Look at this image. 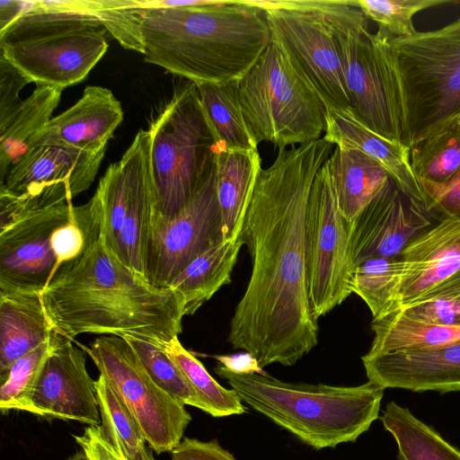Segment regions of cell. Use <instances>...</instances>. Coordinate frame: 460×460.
Instances as JSON below:
<instances>
[{
  "instance_id": "obj_1",
  "label": "cell",
  "mask_w": 460,
  "mask_h": 460,
  "mask_svg": "<svg viewBox=\"0 0 460 460\" xmlns=\"http://www.w3.org/2000/svg\"><path fill=\"white\" fill-rule=\"evenodd\" d=\"M334 145L323 137L279 148L261 169L242 230L252 271L230 322L228 343L263 368L295 365L318 342L308 294L306 213L314 177Z\"/></svg>"
},
{
  "instance_id": "obj_2",
  "label": "cell",
  "mask_w": 460,
  "mask_h": 460,
  "mask_svg": "<svg viewBox=\"0 0 460 460\" xmlns=\"http://www.w3.org/2000/svg\"><path fill=\"white\" fill-rule=\"evenodd\" d=\"M52 330L70 340L82 333L138 335L160 344L182 331L183 301L125 266L102 239L62 264L40 292Z\"/></svg>"
},
{
  "instance_id": "obj_3",
  "label": "cell",
  "mask_w": 460,
  "mask_h": 460,
  "mask_svg": "<svg viewBox=\"0 0 460 460\" xmlns=\"http://www.w3.org/2000/svg\"><path fill=\"white\" fill-rule=\"evenodd\" d=\"M144 59L196 84L240 80L270 42L252 0L143 1Z\"/></svg>"
},
{
  "instance_id": "obj_4",
  "label": "cell",
  "mask_w": 460,
  "mask_h": 460,
  "mask_svg": "<svg viewBox=\"0 0 460 460\" xmlns=\"http://www.w3.org/2000/svg\"><path fill=\"white\" fill-rule=\"evenodd\" d=\"M214 371L242 402L316 450L355 442L367 431L379 417L385 391L370 381L357 386L288 383L266 374H235L219 364Z\"/></svg>"
},
{
  "instance_id": "obj_5",
  "label": "cell",
  "mask_w": 460,
  "mask_h": 460,
  "mask_svg": "<svg viewBox=\"0 0 460 460\" xmlns=\"http://www.w3.org/2000/svg\"><path fill=\"white\" fill-rule=\"evenodd\" d=\"M320 6L341 58L349 111L376 135L404 145V103L391 37L380 30L370 32L354 0H320Z\"/></svg>"
},
{
  "instance_id": "obj_6",
  "label": "cell",
  "mask_w": 460,
  "mask_h": 460,
  "mask_svg": "<svg viewBox=\"0 0 460 460\" xmlns=\"http://www.w3.org/2000/svg\"><path fill=\"white\" fill-rule=\"evenodd\" d=\"M107 30L88 13L39 1L0 32V54L31 83L63 90L82 82L106 53Z\"/></svg>"
},
{
  "instance_id": "obj_7",
  "label": "cell",
  "mask_w": 460,
  "mask_h": 460,
  "mask_svg": "<svg viewBox=\"0 0 460 460\" xmlns=\"http://www.w3.org/2000/svg\"><path fill=\"white\" fill-rule=\"evenodd\" d=\"M390 46L411 149L460 117V18L436 31L390 38Z\"/></svg>"
},
{
  "instance_id": "obj_8",
  "label": "cell",
  "mask_w": 460,
  "mask_h": 460,
  "mask_svg": "<svg viewBox=\"0 0 460 460\" xmlns=\"http://www.w3.org/2000/svg\"><path fill=\"white\" fill-rule=\"evenodd\" d=\"M246 126L256 143L278 148L323 137L327 108L316 90L273 40L239 80Z\"/></svg>"
},
{
  "instance_id": "obj_9",
  "label": "cell",
  "mask_w": 460,
  "mask_h": 460,
  "mask_svg": "<svg viewBox=\"0 0 460 460\" xmlns=\"http://www.w3.org/2000/svg\"><path fill=\"white\" fill-rule=\"evenodd\" d=\"M155 186L153 215L172 218L190 202L215 166L216 141L197 84L188 82L148 128Z\"/></svg>"
},
{
  "instance_id": "obj_10",
  "label": "cell",
  "mask_w": 460,
  "mask_h": 460,
  "mask_svg": "<svg viewBox=\"0 0 460 460\" xmlns=\"http://www.w3.org/2000/svg\"><path fill=\"white\" fill-rule=\"evenodd\" d=\"M265 10L271 40L312 84L328 111H349L343 68L320 0H252Z\"/></svg>"
},
{
  "instance_id": "obj_11",
  "label": "cell",
  "mask_w": 460,
  "mask_h": 460,
  "mask_svg": "<svg viewBox=\"0 0 460 460\" xmlns=\"http://www.w3.org/2000/svg\"><path fill=\"white\" fill-rule=\"evenodd\" d=\"M84 349L133 414L149 447L171 452L191 420L185 405L151 379L123 338L102 335Z\"/></svg>"
},
{
  "instance_id": "obj_12",
  "label": "cell",
  "mask_w": 460,
  "mask_h": 460,
  "mask_svg": "<svg viewBox=\"0 0 460 460\" xmlns=\"http://www.w3.org/2000/svg\"><path fill=\"white\" fill-rule=\"evenodd\" d=\"M224 240L216 190V162L188 206L172 218L151 215L144 247V277L156 288H171L199 256Z\"/></svg>"
},
{
  "instance_id": "obj_13",
  "label": "cell",
  "mask_w": 460,
  "mask_h": 460,
  "mask_svg": "<svg viewBox=\"0 0 460 460\" xmlns=\"http://www.w3.org/2000/svg\"><path fill=\"white\" fill-rule=\"evenodd\" d=\"M74 207L72 201L24 207L0 193V295L46 288L57 270L52 234Z\"/></svg>"
},
{
  "instance_id": "obj_14",
  "label": "cell",
  "mask_w": 460,
  "mask_h": 460,
  "mask_svg": "<svg viewBox=\"0 0 460 460\" xmlns=\"http://www.w3.org/2000/svg\"><path fill=\"white\" fill-rule=\"evenodd\" d=\"M306 262L309 300L318 321L352 294L348 222L337 204L328 160L316 173L309 196Z\"/></svg>"
},
{
  "instance_id": "obj_15",
  "label": "cell",
  "mask_w": 460,
  "mask_h": 460,
  "mask_svg": "<svg viewBox=\"0 0 460 460\" xmlns=\"http://www.w3.org/2000/svg\"><path fill=\"white\" fill-rule=\"evenodd\" d=\"M425 205L390 177L372 200L348 223L351 269L374 257H398L424 231L438 223Z\"/></svg>"
},
{
  "instance_id": "obj_16",
  "label": "cell",
  "mask_w": 460,
  "mask_h": 460,
  "mask_svg": "<svg viewBox=\"0 0 460 460\" xmlns=\"http://www.w3.org/2000/svg\"><path fill=\"white\" fill-rule=\"evenodd\" d=\"M28 412L89 426L102 423L95 381L88 374L84 353L59 333L32 392Z\"/></svg>"
},
{
  "instance_id": "obj_17",
  "label": "cell",
  "mask_w": 460,
  "mask_h": 460,
  "mask_svg": "<svg viewBox=\"0 0 460 460\" xmlns=\"http://www.w3.org/2000/svg\"><path fill=\"white\" fill-rule=\"evenodd\" d=\"M105 151L50 144L30 147L11 166L0 190L15 196L51 192L73 200L93 183Z\"/></svg>"
},
{
  "instance_id": "obj_18",
  "label": "cell",
  "mask_w": 460,
  "mask_h": 460,
  "mask_svg": "<svg viewBox=\"0 0 460 460\" xmlns=\"http://www.w3.org/2000/svg\"><path fill=\"white\" fill-rule=\"evenodd\" d=\"M361 359L368 381L384 389L460 391V341L429 350L365 354Z\"/></svg>"
},
{
  "instance_id": "obj_19",
  "label": "cell",
  "mask_w": 460,
  "mask_h": 460,
  "mask_svg": "<svg viewBox=\"0 0 460 460\" xmlns=\"http://www.w3.org/2000/svg\"><path fill=\"white\" fill-rule=\"evenodd\" d=\"M122 120L121 104L112 92L91 85L73 106L31 137L26 148L50 144L93 152L106 150Z\"/></svg>"
},
{
  "instance_id": "obj_20",
  "label": "cell",
  "mask_w": 460,
  "mask_h": 460,
  "mask_svg": "<svg viewBox=\"0 0 460 460\" xmlns=\"http://www.w3.org/2000/svg\"><path fill=\"white\" fill-rule=\"evenodd\" d=\"M401 256L411 269L388 313L414 301L460 270V221H439L409 243Z\"/></svg>"
},
{
  "instance_id": "obj_21",
  "label": "cell",
  "mask_w": 460,
  "mask_h": 460,
  "mask_svg": "<svg viewBox=\"0 0 460 460\" xmlns=\"http://www.w3.org/2000/svg\"><path fill=\"white\" fill-rule=\"evenodd\" d=\"M334 146L357 149L377 161L403 192L424 203V195L411 165V149L367 128L349 111H328L323 137ZM426 207V206H425Z\"/></svg>"
},
{
  "instance_id": "obj_22",
  "label": "cell",
  "mask_w": 460,
  "mask_h": 460,
  "mask_svg": "<svg viewBox=\"0 0 460 460\" xmlns=\"http://www.w3.org/2000/svg\"><path fill=\"white\" fill-rule=\"evenodd\" d=\"M39 292L0 295V385L13 364L52 336Z\"/></svg>"
},
{
  "instance_id": "obj_23",
  "label": "cell",
  "mask_w": 460,
  "mask_h": 460,
  "mask_svg": "<svg viewBox=\"0 0 460 460\" xmlns=\"http://www.w3.org/2000/svg\"><path fill=\"white\" fill-rule=\"evenodd\" d=\"M328 164L337 204L348 223L391 177L377 161L353 148L335 146Z\"/></svg>"
},
{
  "instance_id": "obj_24",
  "label": "cell",
  "mask_w": 460,
  "mask_h": 460,
  "mask_svg": "<svg viewBox=\"0 0 460 460\" xmlns=\"http://www.w3.org/2000/svg\"><path fill=\"white\" fill-rule=\"evenodd\" d=\"M216 190L220 206L224 240L239 236L245 208L261 169L258 150L217 152Z\"/></svg>"
},
{
  "instance_id": "obj_25",
  "label": "cell",
  "mask_w": 460,
  "mask_h": 460,
  "mask_svg": "<svg viewBox=\"0 0 460 460\" xmlns=\"http://www.w3.org/2000/svg\"><path fill=\"white\" fill-rule=\"evenodd\" d=\"M243 245L241 236L221 242L196 258L171 286L182 298L183 314L191 315L208 301L231 275Z\"/></svg>"
},
{
  "instance_id": "obj_26",
  "label": "cell",
  "mask_w": 460,
  "mask_h": 460,
  "mask_svg": "<svg viewBox=\"0 0 460 460\" xmlns=\"http://www.w3.org/2000/svg\"><path fill=\"white\" fill-rule=\"evenodd\" d=\"M61 93L62 90L56 87L37 85L29 97L0 119L1 182L11 166L26 152L30 137L52 119Z\"/></svg>"
},
{
  "instance_id": "obj_27",
  "label": "cell",
  "mask_w": 460,
  "mask_h": 460,
  "mask_svg": "<svg viewBox=\"0 0 460 460\" xmlns=\"http://www.w3.org/2000/svg\"><path fill=\"white\" fill-rule=\"evenodd\" d=\"M205 115L216 141V151L258 150L243 117L239 80L197 84Z\"/></svg>"
},
{
  "instance_id": "obj_28",
  "label": "cell",
  "mask_w": 460,
  "mask_h": 460,
  "mask_svg": "<svg viewBox=\"0 0 460 460\" xmlns=\"http://www.w3.org/2000/svg\"><path fill=\"white\" fill-rule=\"evenodd\" d=\"M374 339L367 355L429 350L460 341V326L443 325L389 313L373 319Z\"/></svg>"
},
{
  "instance_id": "obj_29",
  "label": "cell",
  "mask_w": 460,
  "mask_h": 460,
  "mask_svg": "<svg viewBox=\"0 0 460 460\" xmlns=\"http://www.w3.org/2000/svg\"><path fill=\"white\" fill-rule=\"evenodd\" d=\"M380 420L397 444L400 460H460V450L408 408L390 402Z\"/></svg>"
},
{
  "instance_id": "obj_30",
  "label": "cell",
  "mask_w": 460,
  "mask_h": 460,
  "mask_svg": "<svg viewBox=\"0 0 460 460\" xmlns=\"http://www.w3.org/2000/svg\"><path fill=\"white\" fill-rule=\"evenodd\" d=\"M411 269L402 256L369 258L351 269L349 286L368 306L373 319L386 314Z\"/></svg>"
},
{
  "instance_id": "obj_31",
  "label": "cell",
  "mask_w": 460,
  "mask_h": 460,
  "mask_svg": "<svg viewBox=\"0 0 460 460\" xmlns=\"http://www.w3.org/2000/svg\"><path fill=\"white\" fill-rule=\"evenodd\" d=\"M47 8L95 15L119 43L144 54L143 1L138 0H39Z\"/></svg>"
},
{
  "instance_id": "obj_32",
  "label": "cell",
  "mask_w": 460,
  "mask_h": 460,
  "mask_svg": "<svg viewBox=\"0 0 460 460\" xmlns=\"http://www.w3.org/2000/svg\"><path fill=\"white\" fill-rule=\"evenodd\" d=\"M95 389L105 437L122 460H139L146 442L133 414L102 374Z\"/></svg>"
},
{
  "instance_id": "obj_33",
  "label": "cell",
  "mask_w": 460,
  "mask_h": 460,
  "mask_svg": "<svg viewBox=\"0 0 460 460\" xmlns=\"http://www.w3.org/2000/svg\"><path fill=\"white\" fill-rule=\"evenodd\" d=\"M161 345L184 374L204 403L207 413L214 418H223L245 411L237 393L219 385L194 354L181 345L178 337Z\"/></svg>"
},
{
  "instance_id": "obj_34",
  "label": "cell",
  "mask_w": 460,
  "mask_h": 460,
  "mask_svg": "<svg viewBox=\"0 0 460 460\" xmlns=\"http://www.w3.org/2000/svg\"><path fill=\"white\" fill-rule=\"evenodd\" d=\"M411 169L419 180L444 183L460 170V122L411 147Z\"/></svg>"
},
{
  "instance_id": "obj_35",
  "label": "cell",
  "mask_w": 460,
  "mask_h": 460,
  "mask_svg": "<svg viewBox=\"0 0 460 460\" xmlns=\"http://www.w3.org/2000/svg\"><path fill=\"white\" fill-rule=\"evenodd\" d=\"M121 338L129 344L146 372L158 386L182 404L206 412L204 403L159 342L138 335L128 334Z\"/></svg>"
},
{
  "instance_id": "obj_36",
  "label": "cell",
  "mask_w": 460,
  "mask_h": 460,
  "mask_svg": "<svg viewBox=\"0 0 460 460\" xmlns=\"http://www.w3.org/2000/svg\"><path fill=\"white\" fill-rule=\"evenodd\" d=\"M58 333L54 332L47 341L18 358L0 387V410L29 411L31 398L41 369L52 352Z\"/></svg>"
},
{
  "instance_id": "obj_37",
  "label": "cell",
  "mask_w": 460,
  "mask_h": 460,
  "mask_svg": "<svg viewBox=\"0 0 460 460\" xmlns=\"http://www.w3.org/2000/svg\"><path fill=\"white\" fill-rule=\"evenodd\" d=\"M100 236L98 207L92 197L87 203L75 206L70 219L52 234L51 247L57 260V270L62 264L80 257Z\"/></svg>"
},
{
  "instance_id": "obj_38",
  "label": "cell",
  "mask_w": 460,
  "mask_h": 460,
  "mask_svg": "<svg viewBox=\"0 0 460 460\" xmlns=\"http://www.w3.org/2000/svg\"><path fill=\"white\" fill-rule=\"evenodd\" d=\"M393 312L413 320L460 326V270L414 301Z\"/></svg>"
},
{
  "instance_id": "obj_39",
  "label": "cell",
  "mask_w": 460,
  "mask_h": 460,
  "mask_svg": "<svg viewBox=\"0 0 460 460\" xmlns=\"http://www.w3.org/2000/svg\"><path fill=\"white\" fill-rule=\"evenodd\" d=\"M451 0H354V4L379 30L391 38H407L417 32L412 18L418 12Z\"/></svg>"
},
{
  "instance_id": "obj_40",
  "label": "cell",
  "mask_w": 460,
  "mask_h": 460,
  "mask_svg": "<svg viewBox=\"0 0 460 460\" xmlns=\"http://www.w3.org/2000/svg\"><path fill=\"white\" fill-rule=\"evenodd\" d=\"M427 209L438 219L460 221V170L447 182L419 180Z\"/></svg>"
},
{
  "instance_id": "obj_41",
  "label": "cell",
  "mask_w": 460,
  "mask_h": 460,
  "mask_svg": "<svg viewBox=\"0 0 460 460\" xmlns=\"http://www.w3.org/2000/svg\"><path fill=\"white\" fill-rule=\"evenodd\" d=\"M31 83L0 54V119L6 117L22 100L19 93Z\"/></svg>"
},
{
  "instance_id": "obj_42",
  "label": "cell",
  "mask_w": 460,
  "mask_h": 460,
  "mask_svg": "<svg viewBox=\"0 0 460 460\" xmlns=\"http://www.w3.org/2000/svg\"><path fill=\"white\" fill-rule=\"evenodd\" d=\"M170 453L172 460H236L216 438L202 441L184 438Z\"/></svg>"
},
{
  "instance_id": "obj_43",
  "label": "cell",
  "mask_w": 460,
  "mask_h": 460,
  "mask_svg": "<svg viewBox=\"0 0 460 460\" xmlns=\"http://www.w3.org/2000/svg\"><path fill=\"white\" fill-rule=\"evenodd\" d=\"M74 438L89 460H122L105 437L101 425L88 426L83 434Z\"/></svg>"
},
{
  "instance_id": "obj_44",
  "label": "cell",
  "mask_w": 460,
  "mask_h": 460,
  "mask_svg": "<svg viewBox=\"0 0 460 460\" xmlns=\"http://www.w3.org/2000/svg\"><path fill=\"white\" fill-rule=\"evenodd\" d=\"M219 365L235 374H265L258 359L250 352L213 355Z\"/></svg>"
},
{
  "instance_id": "obj_45",
  "label": "cell",
  "mask_w": 460,
  "mask_h": 460,
  "mask_svg": "<svg viewBox=\"0 0 460 460\" xmlns=\"http://www.w3.org/2000/svg\"><path fill=\"white\" fill-rule=\"evenodd\" d=\"M33 1H0V32L8 28L22 13L30 10Z\"/></svg>"
},
{
  "instance_id": "obj_46",
  "label": "cell",
  "mask_w": 460,
  "mask_h": 460,
  "mask_svg": "<svg viewBox=\"0 0 460 460\" xmlns=\"http://www.w3.org/2000/svg\"><path fill=\"white\" fill-rule=\"evenodd\" d=\"M67 460H89L84 451H80L71 456Z\"/></svg>"
},
{
  "instance_id": "obj_47",
  "label": "cell",
  "mask_w": 460,
  "mask_h": 460,
  "mask_svg": "<svg viewBox=\"0 0 460 460\" xmlns=\"http://www.w3.org/2000/svg\"><path fill=\"white\" fill-rule=\"evenodd\" d=\"M140 460H155V458L154 457L150 449L146 447V449L142 454Z\"/></svg>"
},
{
  "instance_id": "obj_48",
  "label": "cell",
  "mask_w": 460,
  "mask_h": 460,
  "mask_svg": "<svg viewBox=\"0 0 460 460\" xmlns=\"http://www.w3.org/2000/svg\"><path fill=\"white\" fill-rule=\"evenodd\" d=\"M457 119H458V121L460 122V117H459Z\"/></svg>"
}]
</instances>
